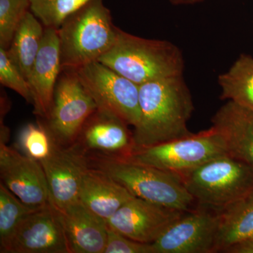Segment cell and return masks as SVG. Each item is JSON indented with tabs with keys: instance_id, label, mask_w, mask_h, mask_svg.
Returning <instances> with one entry per match:
<instances>
[{
	"instance_id": "1",
	"label": "cell",
	"mask_w": 253,
	"mask_h": 253,
	"mask_svg": "<svg viewBox=\"0 0 253 253\" xmlns=\"http://www.w3.org/2000/svg\"><path fill=\"white\" fill-rule=\"evenodd\" d=\"M139 109L140 119L133 132L135 150L192 134L187 123L194 105L183 75L139 85Z\"/></svg>"
},
{
	"instance_id": "2",
	"label": "cell",
	"mask_w": 253,
	"mask_h": 253,
	"mask_svg": "<svg viewBox=\"0 0 253 253\" xmlns=\"http://www.w3.org/2000/svg\"><path fill=\"white\" fill-rule=\"evenodd\" d=\"M98 61L138 85L182 76L184 70L182 53L172 43L140 38L120 28L112 47Z\"/></svg>"
},
{
	"instance_id": "3",
	"label": "cell",
	"mask_w": 253,
	"mask_h": 253,
	"mask_svg": "<svg viewBox=\"0 0 253 253\" xmlns=\"http://www.w3.org/2000/svg\"><path fill=\"white\" fill-rule=\"evenodd\" d=\"M85 158L89 167L112 178L135 197L182 212L192 211L196 201L186 189L180 174L129 158Z\"/></svg>"
},
{
	"instance_id": "4",
	"label": "cell",
	"mask_w": 253,
	"mask_h": 253,
	"mask_svg": "<svg viewBox=\"0 0 253 253\" xmlns=\"http://www.w3.org/2000/svg\"><path fill=\"white\" fill-rule=\"evenodd\" d=\"M118 31L103 0H90L69 15L58 29L61 71L98 61L112 47Z\"/></svg>"
},
{
	"instance_id": "5",
	"label": "cell",
	"mask_w": 253,
	"mask_h": 253,
	"mask_svg": "<svg viewBox=\"0 0 253 253\" xmlns=\"http://www.w3.org/2000/svg\"><path fill=\"white\" fill-rule=\"evenodd\" d=\"M200 206L220 211L253 191V167L229 154L181 174Z\"/></svg>"
},
{
	"instance_id": "6",
	"label": "cell",
	"mask_w": 253,
	"mask_h": 253,
	"mask_svg": "<svg viewBox=\"0 0 253 253\" xmlns=\"http://www.w3.org/2000/svg\"><path fill=\"white\" fill-rule=\"evenodd\" d=\"M228 154L225 142L214 126L197 134L162 144L139 148L129 159L135 162L182 174L213 158Z\"/></svg>"
},
{
	"instance_id": "7",
	"label": "cell",
	"mask_w": 253,
	"mask_h": 253,
	"mask_svg": "<svg viewBox=\"0 0 253 253\" xmlns=\"http://www.w3.org/2000/svg\"><path fill=\"white\" fill-rule=\"evenodd\" d=\"M75 71L97 109L121 118L128 126H137L139 85L98 61Z\"/></svg>"
},
{
	"instance_id": "8",
	"label": "cell",
	"mask_w": 253,
	"mask_h": 253,
	"mask_svg": "<svg viewBox=\"0 0 253 253\" xmlns=\"http://www.w3.org/2000/svg\"><path fill=\"white\" fill-rule=\"evenodd\" d=\"M97 109L76 71H61L45 126L57 144L71 146L88 118Z\"/></svg>"
},
{
	"instance_id": "9",
	"label": "cell",
	"mask_w": 253,
	"mask_h": 253,
	"mask_svg": "<svg viewBox=\"0 0 253 253\" xmlns=\"http://www.w3.org/2000/svg\"><path fill=\"white\" fill-rule=\"evenodd\" d=\"M219 213L184 212L152 245L154 253H215Z\"/></svg>"
},
{
	"instance_id": "10",
	"label": "cell",
	"mask_w": 253,
	"mask_h": 253,
	"mask_svg": "<svg viewBox=\"0 0 253 253\" xmlns=\"http://www.w3.org/2000/svg\"><path fill=\"white\" fill-rule=\"evenodd\" d=\"M127 126L121 118L96 109L71 146L86 158H130L135 145Z\"/></svg>"
},
{
	"instance_id": "11",
	"label": "cell",
	"mask_w": 253,
	"mask_h": 253,
	"mask_svg": "<svg viewBox=\"0 0 253 253\" xmlns=\"http://www.w3.org/2000/svg\"><path fill=\"white\" fill-rule=\"evenodd\" d=\"M184 212L134 197L106 223L129 239L143 244H153Z\"/></svg>"
},
{
	"instance_id": "12",
	"label": "cell",
	"mask_w": 253,
	"mask_h": 253,
	"mask_svg": "<svg viewBox=\"0 0 253 253\" xmlns=\"http://www.w3.org/2000/svg\"><path fill=\"white\" fill-rule=\"evenodd\" d=\"M1 183L18 199L32 208L49 203V191L41 163L0 143Z\"/></svg>"
},
{
	"instance_id": "13",
	"label": "cell",
	"mask_w": 253,
	"mask_h": 253,
	"mask_svg": "<svg viewBox=\"0 0 253 253\" xmlns=\"http://www.w3.org/2000/svg\"><path fill=\"white\" fill-rule=\"evenodd\" d=\"M8 253H71L67 237L53 205L47 204L23 219Z\"/></svg>"
},
{
	"instance_id": "14",
	"label": "cell",
	"mask_w": 253,
	"mask_h": 253,
	"mask_svg": "<svg viewBox=\"0 0 253 253\" xmlns=\"http://www.w3.org/2000/svg\"><path fill=\"white\" fill-rule=\"evenodd\" d=\"M49 191V202L63 209L80 201L83 174L88 167L86 158L73 146L54 141L51 154L41 162Z\"/></svg>"
},
{
	"instance_id": "15",
	"label": "cell",
	"mask_w": 253,
	"mask_h": 253,
	"mask_svg": "<svg viewBox=\"0 0 253 253\" xmlns=\"http://www.w3.org/2000/svg\"><path fill=\"white\" fill-rule=\"evenodd\" d=\"M61 73L58 29L44 28L41 49L28 80L33 96L34 113L43 119L49 116L55 86Z\"/></svg>"
},
{
	"instance_id": "16",
	"label": "cell",
	"mask_w": 253,
	"mask_h": 253,
	"mask_svg": "<svg viewBox=\"0 0 253 253\" xmlns=\"http://www.w3.org/2000/svg\"><path fill=\"white\" fill-rule=\"evenodd\" d=\"M53 206L62 224L71 253H104L108 231L104 219L89 211L81 201L63 209Z\"/></svg>"
},
{
	"instance_id": "17",
	"label": "cell",
	"mask_w": 253,
	"mask_h": 253,
	"mask_svg": "<svg viewBox=\"0 0 253 253\" xmlns=\"http://www.w3.org/2000/svg\"><path fill=\"white\" fill-rule=\"evenodd\" d=\"M228 154L253 167V111L229 101L212 119Z\"/></svg>"
},
{
	"instance_id": "18",
	"label": "cell",
	"mask_w": 253,
	"mask_h": 253,
	"mask_svg": "<svg viewBox=\"0 0 253 253\" xmlns=\"http://www.w3.org/2000/svg\"><path fill=\"white\" fill-rule=\"evenodd\" d=\"M134 197L124 186L98 169L88 166L83 174L80 201L106 221Z\"/></svg>"
},
{
	"instance_id": "19",
	"label": "cell",
	"mask_w": 253,
	"mask_h": 253,
	"mask_svg": "<svg viewBox=\"0 0 253 253\" xmlns=\"http://www.w3.org/2000/svg\"><path fill=\"white\" fill-rule=\"evenodd\" d=\"M215 253L253 238V191L219 211Z\"/></svg>"
},
{
	"instance_id": "20",
	"label": "cell",
	"mask_w": 253,
	"mask_h": 253,
	"mask_svg": "<svg viewBox=\"0 0 253 253\" xmlns=\"http://www.w3.org/2000/svg\"><path fill=\"white\" fill-rule=\"evenodd\" d=\"M44 33V26L28 11L16 30L11 45L6 50L9 59L27 81L41 49Z\"/></svg>"
},
{
	"instance_id": "21",
	"label": "cell",
	"mask_w": 253,
	"mask_h": 253,
	"mask_svg": "<svg viewBox=\"0 0 253 253\" xmlns=\"http://www.w3.org/2000/svg\"><path fill=\"white\" fill-rule=\"evenodd\" d=\"M221 99L253 111V58L242 54L230 69L218 78Z\"/></svg>"
},
{
	"instance_id": "22",
	"label": "cell",
	"mask_w": 253,
	"mask_h": 253,
	"mask_svg": "<svg viewBox=\"0 0 253 253\" xmlns=\"http://www.w3.org/2000/svg\"><path fill=\"white\" fill-rule=\"evenodd\" d=\"M38 208L23 204L2 183L0 184V253H9L18 226L30 213Z\"/></svg>"
},
{
	"instance_id": "23",
	"label": "cell",
	"mask_w": 253,
	"mask_h": 253,
	"mask_svg": "<svg viewBox=\"0 0 253 253\" xmlns=\"http://www.w3.org/2000/svg\"><path fill=\"white\" fill-rule=\"evenodd\" d=\"M30 11L44 28L59 29L69 15L90 0H29Z\"/></svg>"
},
{
	"instance_id": "24",
	"label": "cell",
	"mask_w": 253,
	"mask_h": 253,
	"mask_svg": "<svg viewBox=\"0 0 253 253\" xmlns=\"http://www.w3.org/2000/svg\"><path fill=\"white\" fill-rule=\"evenodd\" d=\"M54 143L45 124L41 123H28L18 137V148L23 154L40 163L51 154Z\"/></svg>"
},
{
	"instance_id": "25",
	"label": "cell",
	"mask_w": 253,
	"mask_h": 253,
	"mask_svg": "<svg viewBox=\"0 0 253 253\" xmlns=\"http://www.w3.org/2000/svg\"><path fill=\"white\" fill-rule=\"evenodd\" d=\"M28 11L29 0H0V47L9 49L16 30Z\"/></svg>"
},
{
	"instance_id": "26",
	"label": "cell",
	"mask_w": 253,
	"mask_h": 253,
	"mask_svg": "<svg viewBox=\"0 0 253 253\" xmlns=\"http://www.w3.org/2000/svg\"><path fill=\"white\" fill-rule=\"evenodd\" d=\"M0 83L12 89L27 101L33 104V96L28 82L19 69L11 62L6 50L0 47Z\"/></svg>"
},
{
	"instance_id": "27",
	"label": "cell",
	"mask_w": 253,
	"mask_h": 253,
	"mask_svg": "<svg viewBox=\"0 0 253 253\" xmlns=\"http://www.w3.org/2000/svg\"><path fill=\"white\" fill-rule=\"evenodd\" d=\"M104 253H154L151 244H143L126 237L108 226Z\"/></svg>"
},
{
	"instance_id": "28",
	"label": "cell",
	"mask_w": 253,
	"mask_h": 253,
	"mask_svg": "<svg viewBox=\"0 0 253 253\" xmlns=\"http://www.w3.org/2000/svg\"><path fill=\"white\" fill-rule=\"evenodd\" d=\"M223 253H253V238L233 245L226 249Z\"/></svg>"
},
{
	"instance_id": "29",
	"label": "cell",
	"mask_w": 253,
	"mask_h": 253,
	"mask_svg": "<svg viewBox=\"0 0 253 253\" xmlns=\"http://www.w3.org/2000/svg\"><path fill=\"white\" fill-rule=\"evenodd\" d=\"M174 5H191L202 2L205 0H168Z\"/></svg>"
}]
</instances>
